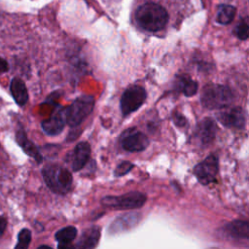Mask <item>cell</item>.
Returning <instances> with one entry per match:
<instances>
[{
  "label": "cell",
  "instance_id": "6da1fadb",
  "mask_svg": "<svg viewBox=\"0 0 249 249\" xmlns=\"http://www.w3.org/2000/svg\"><path fill=\"white\" fill-rule=\"evenodd\" d=\"M138 25L144 30L156 32L161 30L168 21L166 10L159 4L149 2L141 5L135 14Z\"/></svg>",
  "mask_w": 249,
  "mask_h": 249
},
{
  "label": "cell",
  "instance_id": "7a4b0ae2",
  "mask_svg": "<svg viewBox=\"0 0 249 249\" xmlns=\"http://www.w3.org/2000/svg\"><path fill=\"white\" fill-rule=\"evenodd\" d=\"M42 174L47 186L55 194L65 195L72 187V174L70 171L59 164L46 165Z\"/></svg>",
  "mask_w": 249,
  "mask_h": 249
},
{
  "label": "cell",
  "instance_id": "3957f363",
  "mask_svg": "<svg viewBox=\"0 0 249 249\" xmlns=\"http://www.w3.org/2000/svg\"><path fill=\"white\" fill-rule=\"evenodd\" d=\"M232 92L231 89L224 85L207 84L200 95L201 104L209 110L224 109L232 102Z\"/></svg>",
  "mask_w": 249,
  "mask_h": 249
},
{
  "label": "cell",
  "instance_id": "277c9868",
  "mask_svg": "<svg viewBox=\"0 0 249 249\" xmlns=\"http://www.w3.org/2000/svg\"><path fill=\"white\" fill-rule=\"evenodd\" d=\"M94 98L92 95L83 94L76 98L69 107L64 109L66 124L71 127L79 126L83 121L92 112Z\"/></svg>",
  "mask_w": 249,
  "mask_h": 249
},
{
  "label": "cell",
  "instance_id": "5b68a950",
  "mask_svg": "<svg viewBox=\"0 0 249 249\" xmlns=\"http://www.w3.org/2000/svg\"><path fill=\"white\" fill-rule=\"evenodd\" d=\"M146 199V196L140 192H129L119 196H107L101 199V203L104 206L113 209L132 210L142 207L145 204Z\"/></svg>",
  "mask_w": 249,
  "mask_h": 249
},
{
  "label": "cell",
  "instance_id": "8992f818",
  "mask_svg": "<svg viewBox=\"0 0 249 249\" xmlns=\"http://www.w3.org/2000/svg\"><path fill=\"white\" fill-rule=\"evenodd\" d=\"M147 98L146 89L141 86H131L127 88L121 97V110L124 117L137 111Z\"/></svg>",
  "mask_w": 249,
  "mask_h": 249
},
{
  "label": "cell",
  "instance_id": "52a82bcc",
  "mask_svg": "<svg viewBox=\"0 0 249 249\" xmlns=\"http://www.w3.org/2000/svg\"><path fill=\"white\" fill-rule=\"evenodd\" d=\"M219 171V160L214 154L209 155L202 161L194 167V174L202 185H209L216 182Z\"/></svg>",
  "mask_w": 249,
  "mask_h": 249
},
{
  "label": "cell",
  "instance_id": "ba28073f",
  "mask_svg": "<svg viewBox=\"0 0 249 249\" xmlns=\"http://www.w3.org/2000/svg\"><path fill=\"white\" fill-rule=\"evenodd\" d=\"M120 142L123 149L130 153L144 151L149 145V139L147 135L135 127L125 129L121 135Z\"/></svg>",
  "mask_w": 249,
  "mask_h": 249
},
{
  "label": "cell",
  "instance_id": "9c48e42d",
  "mask_svg": "<svg viewBox=\"0 0 249 249\" xmlns=\"http://www.w3.org/2000/svg\"><path fill=\"white\" fill-rule=\"evenodd\" d=\"M220 124L226 127L243 129L246 124V115L241 107H233L217 114Z\"/></svg>",
  "mask_w": 249,
  "mask_h": 249
},
{
  "label": "cell",
  "instance_id": "30bf717a",
  "mask_svg": "<svg viewBox=\"0 0 249 249\" xmlns=\"http://www.w3.org/2000/svg\"><path fill=\"white\" fill-rule=\"evenodd\" d=\"M216 132L217 124L215 121L211 118H204L197 124L195 129V138L201 146H207L215 139Z\"/></svg>",
  "mask_w": 249,
  "mask_h": 249
},
{
  "label": "cell",
  "instance_id": "8fae6325",
  "mask_svg": "<svg viewBox=\"0 0 249 249\" xmlns=\"http://www.w3.org/2000/svg\"><path fill=\"white\" fill-rule=\"evenodd\" d=\"M140 214L136 212H128L124 215L117 217L112 224L110 225L108 231L113 234L117 232H122L124 231H127L132 227L136 226L140 221Z\"/></svg>",
  "mask_w": 249,
  "mask_h": 249
},
{
  "label": "cell",
  "instance_id": "7c38bea8",
  "mask_svg": "<svg viewBox=\"0 0 249 249\" xmlns=\"http://www.w3.org/2000/svg\"><path fill=\"white\" fill-rule=\"evenodd\" d=\"M65 124L64 109H60L42 122V128L48 135H57L63 130Z\"/></svg>",
  "mask_w": 249,
  "mask_h": 249
},
{
  "label": "cell",
  "instance_id": "4fadbf2b",
  "mask_svg": "<svg viewBox=\"0 0 249 249\" xmlns=\"http://www.w3.org/2000/svg\"><path fill=\"white\" fill-rule=\"evenodd\" d=\"M90 156V146L88 142H80L76 145L71 158L73 171H80L88 163Z\"/></svg>",
  "mask_w": 249,
  "mask_h": 249
},
{
  "label": "cell",
  "instance_id": "5bb4252c",
  "mask_svg": "<svg viewBox=\"0 0 249 249\" xmlns=\"http://www.w3.org/2000/svg\"><path fill=\"white\" fill-rule=\"evenodd\" d=\"M100 234V228L98 226H91L83 231L75 247L80 249L94 248L98 244Z\"/></svg>",
  "mask_w": 249,
  "mask_h": 249
},
{
  "label": "cell",
  "instance_id": "9a60e30c",
  "mask_svg": "<svg viewBox=\"0 0 249 249\" xmlns=\"http://www.w3.org/2000/svg\"><path fill=\"white\" fill-rule=\"evenodd\" d=\"M225 231L228 235L234 239L249 238V225L246 221L235 220L225 226Z\"/></svg>",
  "mask_w": 249,
  "mask_h": 249
},
{
  "label": "cell",
  "instance_id": "2e32d148",
  "mask_svg": "<svg viewBox=\"0 0 249 249\" xmlns=\"http://www.w3.org/2000/svg\"><path fill=\"white\" fill-rule=\"evenodd\" d=\"M10 89L17 104L19 106L25 105L28 100V92L24 82L19 78H14L11 82Z\"/></svg>",
  "mask_w": 249,
  "mask_h": 249
},
{
  "label": "cell",
  "instance_id": "e0dca14e",
  "mask_svg": "<svg viewBox=\"0 0 249 249\" xmlns=\"http://www.w3.org/2000/svg\"><path fill=\"white\" fill-rule=\"evenodd\" d=\"M17 141L18 143V145L23 149V151L30 156L31 158H33L37 162H41L42 161V156L39 152V150L37 149V147L27 138V136L25 135L24 131L22 129L18 130L17 132Z\"/></svg>",
  "mask_w": 249,
  "mask_h": 249
},
{
  "label": "cell",
  "instance_id": "ac0fdd59",
  "mask_svg": "<svg viewBox=\"0 0 249 249\" xmlns=\"http://www.w3.org/2000/svg\"><path fill=\"white\" fill-rule=\"evenodd\" d=\"M77 236V229L74 226H67L57 231L54 234L56 241L58 242V248H69L70 243Z\"/></svg>",
  "mask_w": 249,
  "mask_h": 249
},
{
  "label": "cell",
  "instance_id": "d6986e66",
  "mask_svg": "<svg viewBox=\"0 0 249 249\" xmlns=\"http://www.w3.org/2000/svg\"><path fill=\"white\" fill-rule=\"evenodd\" d=\"M180 90L183 91V93L187 97H191L195 95L197 92L198 89V84L196 81L192 80L189 76L187 77H180L177 84Z\"/></svg>",
  "mask_w": 249,
  "mask_h": 249
},
{
  "label": "cell",
  "instance_id": "ffe728a7",
  "mask_svg": "<svg viewBox=\"0 0 249 249\" xmlns=\"http://www.w3.org/2000/svg\"><path fill=\"white\" fill-rule=\"evenodd\" d=\"M235 15V8L231 5L222 4L217 10V21L221 24H229Z\"/></svg>",
  "mask_w": 249,
  "mask_h": 249
},
{
  "label": "cell",
  "instance_id": "44dd1931",
  "mask_svg": "<svg viewBox=\"0 0 249 249\" xmlns=\"http://www.w3.org/2000/svg\"><path fill=\"white\" fill-rule=\"evenodd\" d=\"M31 241V232L27 229H23L18 232V243L16 245L17 249H25L29 246Z\"/></svg>",
  "mask_w": 249,
  "mask_h": 249
},
{
  "label": "cell",
  "instance_id": "7402d4cb",
  "mask_svg": "<svg viewBox=\"0 0 249 249\" xmlns=\"http://www.w3.org/2000/svg\"><path fill=\"white\" fill-rule=\"evenodd\" d=\"M133 167H134V164H133L132 162L127 161V160L122 161V162L119 163V164L117 165V167L115 168L114 175H115L116 177L124 176V175L127 174Z\"/></svg>",
  "mask_w": 249,
  "mask_h": 249
},
{
  "label": "cell",
  "instance_id": "603a6c76",
  "mask_svg": "<svg viewBox=\"0 0 249 249\" xmlns=\"http://www.w3.org/2000/svg\"><path fill=\"white\" fill-rule=\"evenodd\" d=\"M234 34L240 40H246L248 38V24L246 21H242L236 25L234 29Z\"/></svg>",
  "mask_w": 249,
  "mask_h": 249
},
{
  "label": "cell",
  "instance_id": "cb8c5ba5",
  "mask_svg": "<svg viewBox=\"0 0 249 249\" xmlns=\"http://www.w3.org/2000/svg\"><path fill=\"white\" fill-rule=\"evenodd\" d=\"M173 122L177 126H184L187 124L186 118L180 113H175L173 115Z\"/></svg>",
  "mask_w": 249,
  "mask_h": 249
},
{
  "label": "cell",
  "instance_id": "d4e9b609",
  "mask_svg": "<svg viewBox=\"0 0 249 249\" xmlns=\"http://www.w3.org/2000/svg\"><path fill=\"white\" fill-rule=\"evenodd\" d=\"M7 227V220L5 217L0 216V237L3 235Z\"/></svg>",
  "mask_w": 249,
  "mask_h": 249
},
{
  "label": "cell",
  "instance_id": "484cf974",
  "mask_svg": "<svg viewBox=\"0 0 249 249\" xmlns=\"http://www.w3.org/2000/svg\"><path fill=\"white\" fill-rule=\"evenodd\" d=\"M8 69H9L8 62L4 58L0 57V72H6Z\"/></svg>",
  "mask_w": 249,
  "mask_h": 249
}]
</instances>
